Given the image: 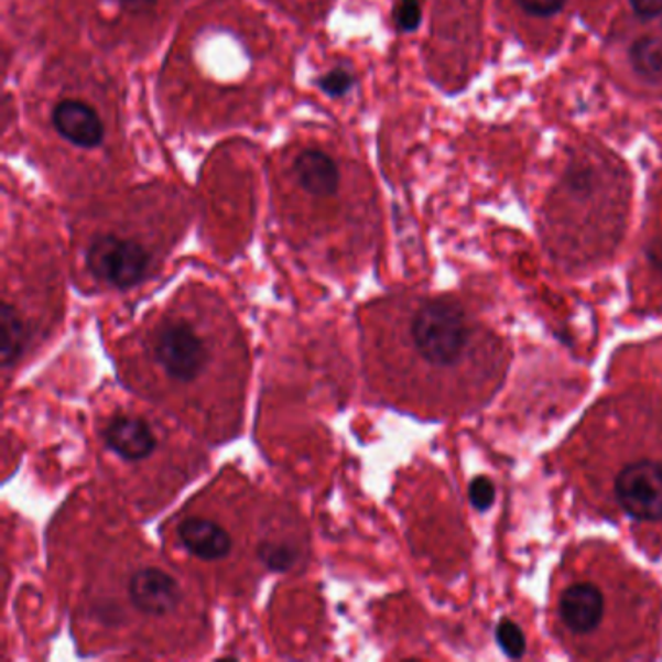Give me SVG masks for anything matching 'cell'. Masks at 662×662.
Masks as SVG:
<instances>
[{"label":"cell","instance_id":"1","mask_svg":"<svg viewBox=\"0 0 662 662\" xmlns=\"http://www.w3.org/2000/svg\"><path fill=\"white\" fill-rule=\"evenodd\" d=\"M371 354L394 397L437 414L482 406L509 363L506 343L453 297L384 303Z\"/></svg>","mask_w":662,"mask_h":662},{"label":"cell","instance_id":"2","mask_svg":"<svg viewBox=\"0 0 662 662\" xmlns=\"http://www.w3.org/2000/svg\"><path fill=\"white\" fill-rule=\"evenodd\" d=\"M572 443L575 473L605 516L662 544V401L616 397L590 412Z\"/></svg>","mask_w":662,"mask_h":662},{"label":"cell","instance_id":"3","mask_svg":"<svg viewBox=\"0 0 662 662\" xmlns=\"http://www.w3.org/2000/svg\"><path fill=\"white\" fill-rule=\"evenodd\" d=\"M554 630L577 656H638L661 626V593L603 546L573 557L554 590Z\"/></svg>","mask_w":662,"mask_h":662},{"label":"cell","instance_id":"4","mask_svg":"<svg viewBox=\"0 0 662 662\" xmlns=\"http://www.w3.org/2000/svg\"><path fill=\"white\" fill-rule=\"evenodd\" d=\"M142 366L160 393L195 410H236L243 389V346L228 313L213 297H183L148 323Z\"/></svg>","mask_w":662,"mask_h":662},{"label":"cell","instance_id":"5","mask_svg":"<svg viewBox=\"0 0 662 662\" xmlns=\"http://www.w3.org/2000/svg\"><path fill=\"white\" fill-rule=\"evenodd\" d=\"M121 597L129 612L154 626L181 623L188 614L183 583L155 562L134 564L124 573Z\"/></svg>","mask_w":662,"mask_h":662},{"label":"cell","instance_id":"6","mask_svg":"<svg viewBox=\"0 0 662 662\" xmlns=\"http://www.w3.org/2000/svg\"><path fill=\"white\" fill-rule=\"evenodd\" d=\"M84 261L101 286L129 290L146 279L154 257L144 243H140V239L106 234L91 241Z\"/></svg>","mask_w":662,"mask_h":662},{"label":"cell","instance_id":"7","mask_svg":"<svg viewBox=\"0 0 662 662\" xmlns=\"http://www.w3.org/2000/svg\"><path fill=\"white\" fill-rule=\"evenodd\" d=\"M101 442L111 457L129 468H152L162 453V432L150 417L121 410L101 425Z\"/></svg>","mask_w":662,"mask_h":662},{"label":"cell","instance_id":"8","mask_svg":"<svg viewBox=\"0 0 662 662\" xmlns=\"http://www.w3.org/2000/svg\"><path fill=\"white\" fill-rule=\"evenodd\" d=\"M53 129L73 146L94 150L106 139V127L96 107L83 99H61L51 113Z\"/></svg>","mask_w":662,"mask_h":662},{"label":"cell","instance_id":"9","mask_svg":"<svg viewBox=\"0 0 662 662\" xmlns=\"http://www.w3.org/2000/svg\"><path fill=\"white\" fill-rule=\"evenodd\" d=\"M294 173L297 185L310 197L330 198L340 187L338 165L319 148H307L295 155Z\"/></svg>","mask_w":662,"mask_h":662},{"label":"cell","instance_id":"10","mask_svg":"<svg viewBox=\"0 0 662 662\" xmlns=\"http://www.w3.org/2000/svg\"><path fill=\"white\" fill-rule=\"evenodd\" d=\"M631 63L638 73L647 78H656L662 74V40L641 37L631 45Z\"/></svg>","mask_w":662,"mask_h":662},{"label":"cell","instance_id":"11","mask_svg":"<svg viewBox=\"0 0 662 662\" xmlns=\"http://www.w3.org/2000/svg\"><path fill=\"white\" fill-rule=\"evenodd\" d=\"M319 86L321 90L325 91L327 96L340 98V96H346L348 91L352 90L354 74L348 68L338 66V68H333L325 76H321Z\"/></svg>","mask_w":662,"mask_h":662},{"label":"cell","instance_id":"12","mask_svg":"<svg viewBox=\"0 0 662 662\" xmlns=\"http://www.w3.org/2000/svg\"><path fill=\"white\" fill-rule=\"evenodd\" d=\"M394 20L404 32H414L422 22V2L420 0H401L394 9Z\"/></svg>","mask_w":662,"mask_h":662},{"label":"cell","instance_id":"13","mask_svg":"<svg viewBox=\"0 0 662 662\" xmlns=\"http://www.w3.org/2000/svg\"><path fill=\"white\" fill-rule=\"evenodd\" d=\"M499 643L509 656H521L524 651L523 633L511 621H503L498 631Z\"/></svg>","mask_w":662,"mask_h":662},{"label":"cell","instance_id":"14","mask_svg":"<svg viewBox=\"0 0 662 662\" xmlns=\"http://www.w3.org/2000/svg\"><path fill=\"white\" fill-rule=\"evenodd\" d=\"M519 4L534 17H554L564 9L565 0H519Z\"/></svg>","mask_w":662,"mask_h":662},{"label":"cell","instance_id":"15","mask_svg":"<svg viewBox=\"0 0 662 662\" xmlns=\"http://www.w3.org/2000/svg\"><path fill=\"white\" fill-rule=\"evenodd\" d=\"M470 499L478 509L490 508L493 501V486L488 478H478L470 486Z\"/></svg>","mask_w":662,"mask_h":662},{"label":"cell","instance_id":"16","mask_svg":"<svg viewBox=\"0 0 662 662\" xmlns=\"http://www.w3.org/2000/svg\"><path fill=\"white\" fill-rule=\"evenodd\" d=\"M636 14L641 18H654L662 14V0H630Z\"/></svg>","mask_w":662,"mask_h":662},{"label":"cell","instance_id":"17","mask_svg":"<svg viewBox=\"0 0 662 662\" xmlns=\"http://www.w3.org/2000/svg\"><path fill=\"white\" fill-rule=\"evenodd\" d=\"M155 0H119V7L124 12H132V14H139L144 10L150 9L154 4Z\"/></svg>","mask_w":662,"mask_h":662}]
</instances>
